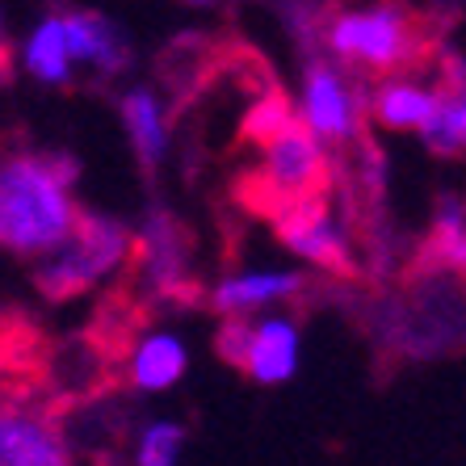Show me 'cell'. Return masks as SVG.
I'll list each match as a JSON object with an SVG mask.
<instances>
[{
    "label": "cell",
    "instance_id": "cell-1",
    "mask_svg": "<svg viewBox=\"0 0 466 466\" xmlns=\"http://www.w3.org/2000/svg\"><path fill=\"white\" fill-rule=\"evenodd\" d=\"M51 345L30 307L0 303V466H72V412L55 395Z\"/></svg>",
    "mask_w": 466,
    "mask_h": 466
},
{
    "label": "cell",
    "instance_id": "cell-2",
    "mask_svg": "<svg viewBox=\"0 0 466 466\" xmlns=\"http://www.w3.org/2000/svg\"><path fill=\"white\" fill-rule=\"evenodd\" d=\"M445 13L408 5H328L311 9V34L353 88L420 80L445 55Z\"/></svg>",
    "mask_w": 466,
    "mask_h": 466
},
{
    "label": "cell",
    "instance_id": "cell-3",
    "mask_svg": "<svg viewBox=\"0 0 466 466\" xmlns=\"http://www.w3.org/2000/svg\"><path fill=\"white\" fill-rule=\"evenodd\" d=\"M76 177V156L22 139L0 143V248L22 260L46 257L72 228Z\"/></svg>",
    "mask_w": 466,
    "mask_h": 466
},
{
    "label": "cell",
    "instance_id": "cell-4",
    "mask_svg": "<svg viewBox=\"0 0 466 466\" xmlns=\"http://www.w3.org/2000/svg\"><path fill=\"white\" fill-rule=\"evenodd\" d=\"M127 252H130V228H122L118 218L97 215L88 207H76L67 236L46 257L34 260L30 282L46 303H72V299L93 290L101 278L122 269Z\"/></svg>",
    "mask_w": 466,
    "mask_h": 466
},
{
    "label": "cell",
    "instance_id": "cell-5",
    "mask_svg": "<svg viewBox=\"0 0 466 466\" xmlns=\"http://www.w3.org/2000/svg\"><path fill=\"white\" fill-rule=\"evenodd\" d=\"M269 231L282 239L294 257L311 260L324 273H332L337 282H366L358 257L349 248V239L340 236L337 218H332V202H307L294 207L290 215H282L278 223H269Z\"/></svg>",
    "mask_w": 466,
    "mask_h": 466
},
{
    "label": "cell",
    "instance_id": "cell-6",
    "mask_svg": "<svg viewBox=\"0 0 466 466\" xmlns=\"http://www.w3.org/2000/svg\"><path fill=\"white\" fill-rule=\"evenodd\" d=\"M466 269V231H462V198H437L433 223L412 244L408 260L400 265V278H462Z\"/></svg>",
    "mask_w": 466,
    "mask_h": 466
},
{
    "label": "cell",
    "instance_id": "cell-7",
    "mask_svg": "<svg viewBox=\"0 0 466 466\" xmlns=\"http://www.w3.org/2000/svg\"><path fill=\"white\" fill-rule=\"evenodd\" d=\"M55 17H59V30H64L67 59H72V64L93 67L97 80H114L118 72L130 67L127 34H122L114 22H106L101 13H93V9H55Z\"/></svg>",
    "mask_w": 466,
    "mask_h": 466
},
{
    "label": "cell",
    "instance_id": "cell-8",
    "mask_svg": "<svg viewBox=\"0 0 466 466\" xmlns=\"http://www.w3.org/2000/svg\"><path fill=\"white\" fill-rule=\"evenodd\" d=\"M324 282H311L307 273H248V278H228L223 286L207 294V311L218 319L228 315H252L269 303H307L303 294H315Z\"/></svg>",
    "mask_w": 466,
    "mask_h": 466
},
{
    "label": "cell",
    "instance_id": "cell-9",
    "mask_svg": "<svg viewBox=\"0 0 466 466\" xmlns=\"http://www.w3.org/2000/svg\"><path fill=\"white\" fill-rule=\"evenodd\" d=\"M294 358H299V332L294 319H252L248 315V345H244V361L239 374L260 387L286 382L294 374Z\"/></svg>",
    "mask_w": 466,
    "mask_h": 466
},
{
    "label": "cell",
    "instance_id": "cell-10",
    "mask_svg": "<svg viewBox=\"0 0 466 466\" xmlns=\"http://www.w3.org/2000/svg\"><path fill=\"white\" fill-rule=\"evenodd\" d=\"M437 109V80L420 85V80H390L366 93V118L382 122L387 130H420Z\"/></svg>",
    "mask_w": 466,
    "mask_h": 466
},
{
    "label": "cell",
    "instance_id": "cell-11",
    "mask_svg": "<svg viewBox=\"0 0 466 466\" xmlns=\"http://www.w3.org/2000/svg\"><path fill=\"white\" fill-rule=\"evenodd\" d=\"M122 122H127V135H130V147H135V160L139 168L147 173V181L156 177V164L164 156V122H160V106H156V93L152 88H130L122 97Z\"/></svg>",
    "mask_w": 466,
    "mask_h": 466
},
{
    "label": "cell",
    "instance_id": "cell-12",
    "mask_svg": "<svg viewBox=\"0 0 466 466\" xmlns=\"http://www.w3.org/2000/svg\"><path fill=\"white\" fill-rule=\"evenodd\" d=\"M185 374V349L173 337H147L139 340V349L130 353L127 366V390H164L173 387Z\"/></svg>",
    "mask_w": 466,
    "mask_h": 466
},
{
    "label": "cell",
    "instance_id": "cell-13",
    "mask_svg": "<svg viewBox=\"0 0 466 466\" xmlns=\"http://www.w3.org/2000/svg\"><path fill=\"white\" fill-rule=\"evenodd\" d=\"M25 67H30L43 85H55V88H64V93H72V59H67V43H64V30H59L55 9L46 13L43 22H38V30L30 34Z\"/></svg>",
    "mask_w": 466,
    "mask_h": 466
},
{
    "label": "cell",
    "instance_id": "cell-14",
    "mask_svg": "<svg viewBox=\"0 0 466 466\" xmlns=\"http://www.w3.org/2000/svg\"><path fill=\"white\" fill-rule=\"evenodd\" d=\"M185 445V429L177 420H160L143 433L139 450H135V466H173Z\"/></svg>",
    "mask_w": 466,
    "mask_h": 466
},
{
    "label": "cell",
    "instance_id": "cell-15",
    "mask_svg": "<svg viewBox=\"0 0 466 466\" xmlns=\"http://www.w3.org/2000/svg\"><path fill=\"white\" fill-rule=\"evenodd\" d=\"M13 72H17V55H13L9 30H5V22H0V88L13 85Z\"/></svg>",
    "mask_w": 466,
    "mask_h": 466
},
{
    "label": "cell",
    "instance_id": "cell-16",
    "mask_svg": "<svg viewBox=\"0 0 466 466\" xmlns=\"http://www.w3.org/2000/svg\"><path fill=\"white\" fill-rule=\"evenodd\" d=\"M93 466H114V462H109V458H97V462H93Z\"/></svg>",
    "mask_w": 466,
    "mask_h": 466
}]
</instances>
